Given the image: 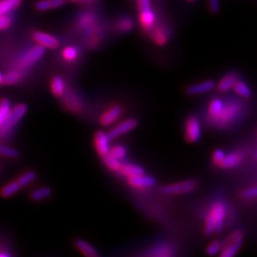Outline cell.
<instances>
[{"mask_svg":"<svg viewBox=\"0 0 257 257\" xmlns=\"http://www.w3.org/2000/svg\"><path fill=\"white\" fill-rule=\"evenodd\" d=\"M244 233L241 230H236L231 234L224 243H222L221 248V257H233L237 255V253L243 244Z\"/></svg>","mask_w":257,"mask_h":257,"instance_id":"cell-4","label":"cell"},{"mask_svg":"<svg viewBox=\"0 0 257 257\" xmlns=\"http://www.w3.org/2000/svg\"><path fill=\"white\" fill-rule=\"evenodd\" d=\"M37 178V173L34 171H28L25 173L21 174L19 178L17 179V181L19 182V185L21 188L26 187L27 185L32 183L33 181H35Z\"/></svg>","mask_w":257,"mask_h":257,"instance_id":"cell-34","label":"cell"},{"mask_svg":"<svg viewBox=\"0 0 257 257\" xmlns=\"http://www.w3.org/2000/svg\"><path fill=\"white\" fill-rule=\"evenodd\" d=\"M0 155L6 156L9 158H17L19 155V151L15 148L0 145Z\"/></svg>","mask_w":257,"mask_h":257,"instance_id":"cell-37","label":"cell"},{"mask_svg":"<svg viewBox=\"0 0 257 257\" xmlns=\"http://www.w3.org/2000/svg\"><path fill=\"white\" fill-rule=\"evenodd\" d=\"M44 55H45V48L38 44L37 46L31 48L28 52H26L21 56L19 60V65L22 68L31 67L32 65L36 64Z\"/></svg>","mask_w":257,"mask_h":257,"instance_id":"cell-10","label":"cell"},{"mask_svg":"<svg viewBox=\"0 0 257 257\" xmlns=\"http://www.w3.org/2000/svg\"><path fill=\"white\" fill-rule=\"evenodd\" d=\"M244 158L245 154L242 150H234L225 154L222 162L218 167L223 170H232L241 165Z\"/></svg>","mask_w":257,"mask_h":257,"instance_id":"cell-13","label":"cell"},{"mask_svg":"<svg viewBox=\"0 0 257 257\" xmlns=\"http://www.w3.org/2000/svg\"><path fill=\"white\" fill-rule=\"evenodd\" d=\"M210 12L217 14L220 11V0H208Z\"/></svg>","mask_w":257,"mask_h":257,"instance_id":"cell-41","label":"cell"},{"mask_svg":"<svg viewBox=\"0 0 257 257\" xmlns=\"http://www.w3.org/2000/svg\"><path fill=\"white\" fill-rule=\"evenodd\" d=\"M174 246L171 243H159L150 248L148 251L149 257H172L175 255Z\"/></svg>","mask_w":257,"mask_h":257,"instance_id":"cell-16","label":"cell"},{"mask_svg":"<svg viewBox=\"0 0 257 257\" xmlns=\"http://www.w3.org/2000/svg\"><path fill=\"white\" fill-rule=\"evenodd\" d=\"M146 171L143 167L133 164V163H123L120 166L119 171L116 173H119L121 176H124L126 178L131 177V176H136L140 174H144Z\"/></svg>","mask_w":257,"mask_h":257,"instance_id":"cell-18","label":"cell"},{"mask_svg":"<svg viewBox=\"0 0 257 257\" xmlns=\"http://www.w3.org/2000/svg\"><path fill=\"white\" fill-rule=\"evenodd\" d=\"M109 153L111 154L112 156H114L115 158L119 159V160H123L127 157L128 154V150L127 148L125 147L124 145L121 144H115L114 146L110 148V151Z\"/></svg>","mask_w":257,"mask_h":257,"instance_id":"cell-31","label":"cell"},{"mask_svg":"<svg viewBox=\"0 0 257 257\" xmlns=\"http://www.w3.org/2000/svg\"><path fill=\"white\" fill-rule=\"evenodd\" d=\"M138 125V121L136 118L130 117L128 118L122 122H119L117 125H115L114 127L110 128V131L108 132V136L110 140L116 139L126 133H128L129 131H131L132 129L137 127Z\"/></svg>","mask_w":257,"mask_h":257,"instance_id":"cell-9","label":"cell"},{"mask_svg":"<svg viewBox=\"0 0 257 257\" xmlns=\"http://www.w3.org/2000/svg\"><path fill=\"white\" fill-rule=\"evenodd\" d=\"M215 82L214 80H205L199 83H194L190 86H188L185 89V92L188 95L193 96V95H199L203 93L212 92L215 88Z\"/></svg>","mask_w":257,"mask_h":257,"instance_id":"cell-15","label":"cell"},{"mask_svg":"<svg viewBox=\"0 0 257 257\" xmlns=\"http://www.w3.org/2000/svg\"><path fill=\"white\" fill-rule=\"evenodd\" d=\"M228 212L229 207L224 199L218 198L210 205L204 219V234L207 236L220 234L224 229Z\"/></svg>","mask_w":257,"mask_h":257,"instance_id":"cell-1","label":"cell"},{"mask_svg":"<svg viewBox=\"0 0 257 257\" xmlns=\"http://www.w3.org/2000/svg\"><path fill=\"white\" fill-rule=\"evenodd\" d=\"M34 39L39 45L48 49H56L59 46V41L56 37L43 32H35Z\"/></svg>","mask_w":257,"mask_h":257,"instance_id":"cell-17","label":"cell"},{"mask_svg":"<svg viewBox=\"0 0 257 257\" xmlns=\"http://www.w3.org/2000/svg\"><path fill=\"white\" fill-rule=\"evenodd\" d=\"M189 2H193V1H195V0H188Z\"/></svg>","mask_w":257,"mask_h":257,"instance_id":"cell-44","label":"cell"},{"mask_svg":"<svg viewBox=\"0 0 257 257\" xmlns=\"http://www.w3.org/2000/svg\"><path fill=\"white\" fill-rule=\"evenodd\" d=\"M225 154H226V153H225V151H224L223 150H221V149L215 150L213 152V158H212V159H213V164L218 167L221 162H222Z\"/></svg>","mask_w":257,"mask_h":257,"instance_id":"cell-39","label":"cell"},{"mask_svg":"<svg viewBox=\"0 0 257 257\" xmlns=\"http://www.w3.org/2000/svg\"><path fill=\"white\" fill-rule=\"evenodd\" d=\"M185 138L188 143H197L202 137V126L196 115H190L185 121Z\"/></svg>","mask_w":257,"mask_h":257,"instance_id":"cell-6","label":"cell"},{"mask_svg":"<svg viewBox=\"0 0 257 257\" xmlns=\"http://www.w3.org/2000/svg\"><path fill=\"white\" fill-rule=\"evenodd\" d=\"M11 24H12L11 17L7 16V14L0 16V30H5L9 28Z\"/></svg>","mask_w":257,"mask_h":257,"instance_id":"cell-40","label":"cell"},{"mask_svg":"<svg viewBox=\"0 0 257 257\" xmlns=\"http://www.w3.org/2000/svg\"><path fill=\"white\" fill-rule=\"evenodd\" d=\"M74 246L85 257H99V254H98L97 250L92 246V244L88 243L87 241H85L83 239H75L74 240Z\"/></svg>","mask_w":257,"mask_h":257,"instance_id":"cell-20","label":"cell"},{"mask_svg":"<svg viewBox=\"0 0 257 257\" xmlns=\"http://www.w3.org/2000/svg\"><path fill=\"white\" fill-rule=\"evenodd\" d=\"M93 145L97 154L101 157L110 151V139L108 133L103 130H97L93 137Z\"/></svg>","mask_w":257,"mask_h":257,"instance_id":"cell-11","label":"cell"},{"mask_svg":"<svg viewBox=\"0 0 257 257\" xmlns=\"http://www.w3.org/2000/svg\"><path fill=\"white\" fill-rule=\"evenodd\" d=\"M22 0H1L0 1V16L6 15L16 9Z\"/></svg>","mask_w":257,"mask_h":257,"instance_id":"cell-30","label":"cell"},{"mask_svg":"<svg viewBox=\"0 0 257 257\" xmlns=\"http://www.w3.org/2000/svg\"><path fill=\"white\" fill-rule=\"evenodd\" d=\"M22 78V74L18 71H11L4 74V85L13 86L18 84Z\"/></svg>","mask_w":257,"mask_h":257,"instance_id":"cell-32","label":"cell"},{"mask_svg":"<svg viewBox=\"0 0 257 257\" xmlns=\"http://www.w3.org/2000/svg\"><path fill=\"white\" fill-rule=\"evenodd\" d=\"M198 187L195 179H187L176 183L168 184L160 187V193L165 195H180L194 192Z\"/></svg>","mask_w":257,"mask_h":257,"instance_id":"cell-3","label":"cell"},{"mask_svg":"<svg viewBox=\"0 0 257 257\" xmlns=\"http://www.w3.org/2000/svg\"><path fill=\"white\" fill-rule=\"evenodd\" d=\"M127 181L131 188L138 189V190L152 188L156 185V179L152 176L146 175L145 173L140 174V175H136V176L128 177Z\"/></svg>","mask_w":257,"mask_h":257,"instance_id":"cell-14","label":"cell"},{"mask_svg":"<svg viewBox=\"0 0 257 257\" xmlns=\"http://www.w3.org/2000/svg\"><path fill=\"white\" fill-rule=\"evenodd\" d=\"M27 110H28V106L24 103L17 105L13 110H10L4 124L0 128L1 133L6 134L11 132L13 128H15L20 122V120L25 116Z\"/></svg>","mask_w":257,"mask_h":257,"instance_id":"cell-7","label":"cell"},{"mask_svg":"<svg viewBox=\"0 0 257 257\" xmlns=\"http://www.w3.org/2000/svg\"><path fill=\"white\" fill-rule=\"evenodd\" d=\"M139 9V20L145 31H150L156 23V15L151 8L150 0H137Z\"/></svg>","mask_w":257,"mask_h":257,"instance_id":"cell-5","label":"cell"},{"mask_svg":"<svg viewBox=\"0 0 257 257\" xmlns=\"http://www.w3.org/2000/svg\"><path fill=\"white\" fill-rule=\"evenodd\" d=\"M101 159L104 163V165L106 166L110 171L117 172L120 169V166L122 164V161L115 158L114 156H112L109 152L103 156H101Z\"/></svg>","mask_w":257,"mask_h":257,"instance_id":"cell-27","label":"cell"},{"mask_svg":"<svg viewBox=\"0 0 257 257\" xmlns=\"http://www.w3.org/2000/svg\"><path fill=\"white\" fill-rule=\"evenodd\" d=\"M123 113V108L119 105H113L110 106L109 109L104 111L100 118L99 122L104 127H110L112 124H114L122 115Z\"/></svg>","mask_w":257,"mask_h":257,"instance_id":"cell-12","label":"cell"},{"mask_svg":"<svg viewBox=\"0 0 257 257\" xmlns=\"http://www.w3.org/2000/svg\"><path fill=\"white\" fill-rule=\"evenodd\" d=\"M4 85V74L0 72V86Z\"/></svg>","mask_w":257,"mask_h":257,"instance_id":"cell-42","label":"cell"},{"mask_svg":"<svg viewBox=\"0 0 257 257\" xmlns=\"http://www.w3.org/2000/svg\"><path fill=\"white\" fill-rule=\"evenodd\" d=\"M80 55V50L75 46H68L62 51L63 58L68 62H74Z\"/></svg>","mask_w":257,"mask_h":257,"instance_id":"cell-29","label":"cell"},{"mask_svg":"<svg viewBox=\"0 0 257 257\" xmlns=\"http://www.w3.org/2000/svg\"><path fill=\"white\" fill-rule=\"evenodd\" d=\"M53 194V191L50 187H42L35 190L31 193V198L34 201H42L49 198Z\"/></svg>","mask_w":257,"mask_h":257,"instance_id":"cell-26","label":"cell"},{"mask_svg":"<svg viewBox=\"0 0 257 257\" xmlns=\"http://www.w3.org/2000/svg\"><path fill=\"white\" fill-rule=\"evenodd\" d=\"M133 21L128 18H123L117 21L116 29L121 33H128L133 28Z\"/></svg>","mask_w":257,"mask_h":257,"instance_id":"cell-35","label":"cell"},{"mask_svg":"<svg viewBox=\"0 0 257 257\" xmlns=\"http://www.w3.org/2000/svg\"><path fill=\"white\" fill-rule=\"evenodd\" d=\"M67 0H40L36 3V9L44 12L52 9H56L63 6Z\"/></svg>","mask_w":257,"mask_h":257,"instance_id":"cell-23","label":"cell"},{"mask_svg":"<svg viewBox=\"0 0 257 257\" xmlns=\"http://www.w3.org/2000/svg\"><path fill=\"white\" fill-rule=\"evenodd\" d=\"M224 104H225V100L222 99L220 97L213 98L210 101V103L208 105V109H207L208 120L215 117L220 112L221 110L223 109Z\"/></svg>","mask_w":257,"mask_h":257,"instance_id":"cell-21","label":"cell"},{"mask_svg":"<svg viewBox=\"0 0 257 257\" xmlns=\"http://www.w3.org/2000/svg\"><path fill=\"white\" fill-rule=\"evenodd\" d=\"M257 186L254 185V186H251V187H248L246 188L245 190H243L240 193V197L243 199V200H246V201H251V200H254L257 198Z\"/></svg>","mask_w":257,"mask_h":257,"instance_id":"cell-36","label":"cell"},{"mask_svg":"<svg viewBox=\"0 0 257 257\" xmlns=\"http://www.w3.org/2000/svg\"><path fill=\"white\" fill-rule=\"evenodd\" d=\"M238 79V74L236 73H229L221 78L219 83L215 85V87L217 88V91L219 92H229L233 89L234 85Z\"/></svg>","mask_w":257,"mask_h":257,"instance_id":"cell-19","label":"cell"},{"mask_svg":"<svg viewBox=\"0 0 257 257\" xmlns=\"http://www.w3.org/2000/svg\"><path fill=\"white\" fill-rule=\"evenodd\" d=\"M221 248H222V242L215 240L208 245L206 249V253L208 256H215L220 253Z\"/></svg>","mask_w":257,"mask_h":257,"instance_id":"cell-38","label":"cell"},{"mask_svg":"<svg viewBox=\"0 0 257 257\" xmlns=\"http://www.w3.org/2000/svg\"><path fill=\"white\" fill-rule=\"evenodd\" d=\"M21 189L20 185L17 180L15 181H11L8 184H6L0 191V194L2 195V197L4 198H8L11 197L12 195L16 194L19 190Z\"/></svg>","mask_w":257,"mask_h":257,"instance_id":"cell-28","label":"cell"},{"mask_svg":"<svg viewBox=\"0 0 257 257\" xmlns=\"http://www.w3.org/2000/svg\"><path fill=\"white\" fill-rule=\"evenodd\" d=\"M61 98H63V102L69 111L73 113H79L83 110V99L81 98L79 93L74 90L66 89Z\"/></svg>","mask_w":257,"mask_h":257,"instance_id":"cell-8","label":"cell"},{"mask_svg":"<svg viewBox=\"0 0 257 257\" xmlns=\"http://www.w3.org/2000/svg\"><path fill=\"white\" fill-rule=\"evenodd\" d=\"M71 1H74V2H90L92 0H71Z\"/></svg>","mask_w":257,"mask_h":257,"instance_id":"cell-43","label":"cell"},{"mask_svg":"<svg viewBox=\"0 0 257 257\" xmlns=\"http://www.w3.org/2000/svg\"><path fill=\"white\" fill-rule=\"evenodd\" d=\"M150 36L151 37V39L157 44V45H164L168 41V35L166 33L165 30L162 28H157V27H153L150 31H149Z\"/></svg>","mask_w":257,"mask_h":257,"instance_id":"cell-25","label":"cell"},{"mask_svg":"<svg viewBox=\"0 0 257 257\" xmlns=\"http://www.w3.org/2000/svg\"><path fill=\"white\" fill-rule=\"evenodd\" d=\"M244 112V106L238 100L225 101L220 112L214 118L208 120L214 127L225 128L230 127L240 119Z\"/></svg>","mask_w":257,"mask_h":257,"instance_id":"cell-2","label":"cell"},{"mask_svg":"<svg viewBox=\"0 0 257 257\" xmlns=\"http://www.w3.org/2000/svg\"><path fill=\"white\" fill-rule=\"evenodd\" d=\"M11 109V102L9 99L4 98L0 102V128L4 124Z\"/></svg>","mask_w":257,"mask_h":257,"instance_id":"cell-33","label":"cell"},{"mask_svg":"<svg viewBox=\"0 0 257 257\" xmlns=\"http://www.w3.org/2000/svg\"><path fill=\"white\" fill-rule=\"evenodd\" d=\"M65 80L60 75H55L51 81V91L55 97H62L66 91Z\"/></svg>","mask_w":257,"mask_h":257,"instance_id":"cell-22","label":"cell"},{"mask_svg":"<svg viewBox=\"0 0 257 257\" xmlns=\"http://www.w3.org/2000/svg\"><path fill=\"white\" fill-rule=\"evenodd\" d=\"M233 90L237 95L243 98H251L253 95L252 89L249 87V85L245 81L240 79L236 82V84L233 87Z\"/></svg>","mask_w":257,"mask_h":257,"instance_id":"cell-24","label":"cell"}]
</instances>
